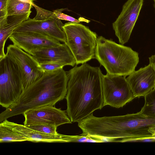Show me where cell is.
<instances>
[{
    "mask_svg": "<svg viewBox=\"0 0 155 155\" xmlns=\"http://www.w3.org/2000/svg\"><path fill=\"white\" fill-rule=\"evenodd\" d=\"M66 113L72 122H80L104 106L101 71L86 63L67 72Z\"/></svg>",
    "mask_w": 155,
    "mask_h": 155,
    "instance_id": "6da1fadb",
    "label": "cell"
},
{
    "mask_svg": "<svg viewBox=\"0 0 155 155\" xmlns=\"http://www.w3.org/2000/svg\"><path fill=\"white\" fill-rule=\"evenodd\" d=\"M68 82L67 73L63 68L44 72L40 78L24 90L13 104L1 113L0 122L29 110L54 106L65 97Z\"/></svg>",
    "mask_w": 155,
    "mask_h": 155,
    "instance_id": "7a4b0ae2",
    "label": "cell"
},
{
    "mask_svg": "<svg viewBox=\"0 0 155 155\" xmlns=\"http://www.w3.org/2000/svg\"><path fill=\"white\" fill-rule=\"evenodd\" d=\"M95 58L107 74L125 76L135 71L139 61L138 53L131 48L102 36L97 38Z\"/></svg>",
    "mask_w": 155,
    "mask_h": 155,
    "instance_id": "3957f363",
    "label": "cell"
},
{
    "mask_svg": "<svg viewBox=\"0 0 155 155\" xmlns=\"http://www.w3.org/2000/svg\"><path fill=\"white\" fill-rule=\"evenodd\" d=\"M63 29L66 43L71 50L76 65L83 64L95 58L97 35L89 28L79 23H65Z\"/></svg>",
    "mask_w": 155,
    "mask_h": 155,
    "instance_id": "277c9868",
    "label": "cell"
},
{
    "mask_svg": "<svg viewBox=\"0 0 155 155\" xmlns=\"http://www.w3.org/2000/svg\"><path fill=\"white\" fill-rule=\"evenodd\" d=\"M24 88L16 64L6 55L0 59V104L7 109L18 99Z\"/></svg>",
    "mask_w": 155,
    "mask_h": 155,
    "instance_id": "5b68a950",
    "label": "cell"
},
{
    "mask_svg": "<svg viewBox=\"0 0 155 155\" xmlns=\"http://www.w3.org/2000/svg\"><path fill=\"white\" fill-rule=\"evenodd\" d=\"M126 76L103 74L102 85L104 106L122 107L135 97Z\"/></svg>",
    "mask_w": 155,
    "mask_h": 155,
    "instance_id": "8992f818",
    "label": "cell"
},
{
    "mask_svg": "<svg viewBox=\"0 0 155 155\" xmlns=\"http://www.w3.org/2000/svg\"><path fill=\"white\" fill-rule=\"evenodd\" d=\"M6 54L16 65L21 76L24 90L43 74L44 72L35 58L15 45H8Z\"/></svg>",
    "mask_w": 155,
    "mask_h": 155,
    "instance_id": "52a82bcc",
    "label": "cell"
},
{
    "mask_svg": "<svg viewBox=\"0 0 155 155\" xmlns=\"http://www.w3.org/2000/svg\"><path fill=\"white\" fill-rule=\"evenodd\" d=\"M143 0H127L112 27L119 43L124 45L129 41L143 5Z\"/></svg>",
    "mask_w": 155,
    "mask_h": 155,
    "instance_id": "ba28073f",
    "label": "cell"
},
{
    "mask_svg": "<svg viewBox=\"0 0 155 155\" xmlns=\"http://www.w3.org/2000/svg\"><path fill=\"white\" fill-rule=\"evenodd\" d=\"M26 126L38 124H47L57 127L72 122L64 111L53 106H46L29 110L23 114Z\"/></svg>",
    "mask_w": 155,
    "mask_h": 155,
    "instance_id": "9c48e42d",
    "label": "cell"
},
{
    "mask_svg": "<svg viewBox=\"0 0 155 155\" xmlns=\"http://www.w3.org/2000/svg\"><path fill=\"white\" fill-rule=\"evenodd\" d=\"M9 38L13 44L32 55L39 49L61 44L54 38L33 31L13 32Z\"/></svg>",
    "mask_w": 155,
    "mask_h": 155,
    "instance_id": "30bf717a",
    "label": "cell"
},
{
    "mask_svg": "<svg viewBox=\"0 0 155 155\" xmlns=\"http://www.w3.org/2000/svg\"><path fill=\"white\" fill-rule=\"evenodd\" d=\"M64 24L59 19L50 18L43 20L29 18L13 32L33 31L43 34L65 43L66 36L63 30Z\"/></svg>",
    "mask_w": 155,
    "mask_h": 155,
    "instance_id": "8fae6325",
    "label": "cell"
},
{
    "mask_svg": "<svg viewBox=\"0 0 155 155\" xmlns=\"http://www.w3.org/2000/svg\"><path fill=\"white\" fill-rule=\"evenodd\" d=\"M126 79L135 97H144L155 87V67L149 63L134 71Z\"/></svg>",
    "mask_w": 155,
    "mask_h": 155,
    "instance_id": "7c38bea8",
    "label": "cell"
},
{
    "mask_svg": "<svg viewBox=\"0 0 155 155\" xmlns=\"http://www.w3.org/2000/svg\"><path fill=\"white\" fill-rule=\"evenodd\" d=\"M39 64L50 62L61 63L64 66L74 67L76 61L66 43L45 48L35 51L32 55Z\"/></svg>",
    "mask_w": 155,
    "mask_h": 155,
    "instance_id": "4fadbf2b",
    "label": "cell"
},
{
    "mask_svg": "<svg viewBox=\"0 0 155 155\" xmlns=\"http://www.w3.org/2000/svg\"><path fill=\"white\" fill-rule=\"evenodd\" d=\"M5 120L8 125L27 138L28 141L35 142H69V135L59 133L57 134L45 133L31 129L24 125L8 121L7 119Z\"/></svg>",
    "mask_w": 155,
    "mask_h": 155,
    "instance_id": "5bb4252c",
    "label": "cell"
},
{
    "mask_svg": "<svg viewBox=\"0 0 155 155\" xmlns=\"http://www.w3.org/2000/svg\"><path fill=\"white\" fill-rule=\"evenodd\" d=\"M31 12L20 15L8 16L7 24L3 27L0 28V59L6 56L4 47L7 39L16 28L29 18Z\"/></svg>",
    "mask_w": 155,
    "mask_h": 155,
    "instance_id": "9a60e30c",
    "label": "cell"
},
{
    "mask_svg": "<svg viewBox=\"0 0 155 155\" xmlns=\"http://www.w3.org/2000/svg\"><path fill=\"white\" fill-rule=\"evenodd\" d=\"M28 141V139L8 125L5 120L0 124V142Z\"/></svg>",
    "mask_w": 155,
    "mask_h": 155,
    "instance_id": "2e32d148",
    "label": "cell"
},
{
    "mask_svg": "<svg viewBox=\"0 0 155 155\" xmlns=\"http://www.w3.org/2000/svg\"><path fill=\"white\" fill-rule=\"evenodd\" d=\"M33 6L30 4L18 0H8L7 9V16L20 15L31 12V9Z\"/></svg>",
    "mask_w": 155,
    "mask_h": 155,
    "instance_id": "e0dca14e",
    "label": "cell"
},
{
    "mask_svg": "<svg viewBox=\"0 0 155 155\" xmlns=\"http://www.w3.org/2000/svg\"><path fill=\"white\" fill-rule=\"evenodd\" d=\"M144 97V104L140 111L146 116L155 118V87Z\"/></svg>",
    "mask_w": 155,
    "mask_h": 155,
    "instance_id": "ac0fdd59",
    "label": "cell"
},
{
    "mask_svg": "<svg viewBox=\"0 0 155 155\" xmlns=\"http://www.w3.org/2000/svg\"><path fill=\"white\" fill-rule=\"evenodd\" d=\"M27 127L34 130L45 133L51 134H57L58 133L56 131L57 127L51 124H38Z\"/></svg>",
    "mask_w": 155,
    "mask_h": 155,
    "instance_id": "d6986e66",
    "label": "cell"
},
{
    "mask_svg": "<svg viewBox=\"0 0 155 155\" xmlns=\"http://www.w3.org/2000/svg\"><path fill=\"white\" fill-rule=\"evenodd\" d=\"M8 0H0V28L7 23V9Z\"/></svg>",
    "mask_w": 155,
    "mask_h": 155,
    "instance_id": "ffe728a7",
    "label": "cell"
},
{
    "mask_svg": "<svg viewBox=\"0 0 155 155\" xmlns=\"http://www.w3.org/2000/svg\"><path fill=\"white\" fill-rule=\"evenodd\" d=\"M65 10H68V9L66 8H61L54 10L53 11V12L57 18L60 20H64L70 22L77 23H79L81 21L78 19L62 12Z\"/></svg>",
    "mask_w": 155,
    "mask_h": 155,
    "instance_id": "44dd1931",
    "label": "cell"
},
{
    "mask_svg": "<svg viewBox=\"0 0 155 155\" xmlns=\"http://www.w3.org/2000/svg\"><path fill=\"white\" fill-rule=\"evenodd\" d=\"M40 66L44 72L57 70L65 66L63 64L57 62H50L40 64Z\"/></svg>",
    "mask_w": 155,
    "mask_h": 155,
    "instance_id": "7402d4cb",
    "label": "cell"
},
{
    "mask_svg": "<svg viewBox=\"0 0 155 155\" xmlns=\"http://www.w3.org/2000/svg\"><path fill=\"white\" fill-rule=\"evenodd\" d=\"M120 142H155V136L149 137L140 138H130L120 140Z\"/></svg>",
    "mask_w": 155,
    "mask_h": 155,
    "instance_id": "603a6c76",
    "label": "cell"
},
{
    "mask_svg": "<svg viewBox=\"0 0 155 155\" xmlns=\"http://www.w3.org/2000/svg\"><path fill=\"white\" fill-rule=\"evenodd\" d=\"M150 63H151L154 65L155 67V54L152 55L149 58Z\"/></svg>",
    "mask_w": 155,
    "mask_h": 155,
    "instance_id": "cb8c5ba5",
    "label": "cell"
},
{
    "mask_svg": "<svg viewBox=\"0 0 155 155\" xmlns=\"http://www.w3.org/2000/svg\"><path fill=\"white\" fill-rule=\"evenodd\" d=\"M21 2L27 3H28L29 4H31L33 6L34 4V1L35 0H18Z\"/></svg>",
    "mask_w": 155,
    "mask_h": 155,
    "instance_id": "d4e9b609",
    "label": "cell"
},
{
    "mask_svg": "<svg viewBox=\"0 0 155 155\" xmlns=\"http://www.w3.org/2000/svg\"><path fill=\"white\" fill-rule=\"evenodd\" d=\"M149 131L153 136H155V126L150 128L149 130Z\"/></svg>",
    "mask_w": 155,
    "mask_h": 155,
    "instance_id": "484cf974",
    "label": "cell"
},
{
    "mask_svg": "<svg viewBox=\"0 0 155 155\" xmlns=\"http://www.w3.org/2000/svg\"><path fill=\"white\" fill-rule=\"evenodd\" d=\"M154 8H155V0H154Z\"/></svg>",
    "mask_w": 155,
    "mask_h": 155,
    "instance_id": "4316f807",
    "label": "cell"
},
{
    "mask_svg": "<svg viewBox=\"0 0 155 155\" xmlns=\"http://www.w3.org/2000/svg\"><path fill=\"white\" fill-rule=\"evenodd\" d=\"M153 0L154 1V0Z\"/></svg>",
    "mask_w": 155,
    "mask_h": 155,
    "instance_id": "83f0119b",
    "label": "cell"
}]
</instances>
